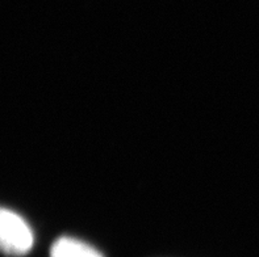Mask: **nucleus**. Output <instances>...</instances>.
Returning a JSON list of instances; mask_svg holds the SVG:
<instances>
[{
    "label": "nucleus",
    "instance_id": "f257e3e1",
    "mask_svg": "<svg viewBox=\"0 0 259 257\" xmlns=\"http://www.w3.org/2000/svg\"><path fill=\"white\" fill-rule=\"evenodd\" d=\"M34 243L32 228L23 217L0 208V252L10 256H24Z\"/></svg>",
    "mask_w": 259,
    "mask_h": 257
},
{
    "label": "nucleus",
    "instance_id": "f03ea898",
    "mask_svg": "<svg viewBox=\"0 0 259 257\" xmlns=\"http://www.w3.org/2000/svg\"><path fill=\"white\" fill-rule=\"evenodd\" d=\"M50 257H104L92 245L70 236H62L54 241Z\"/></svg>",
    "mask_w": 259,
    "mask_h": 257
}]
</instances>
